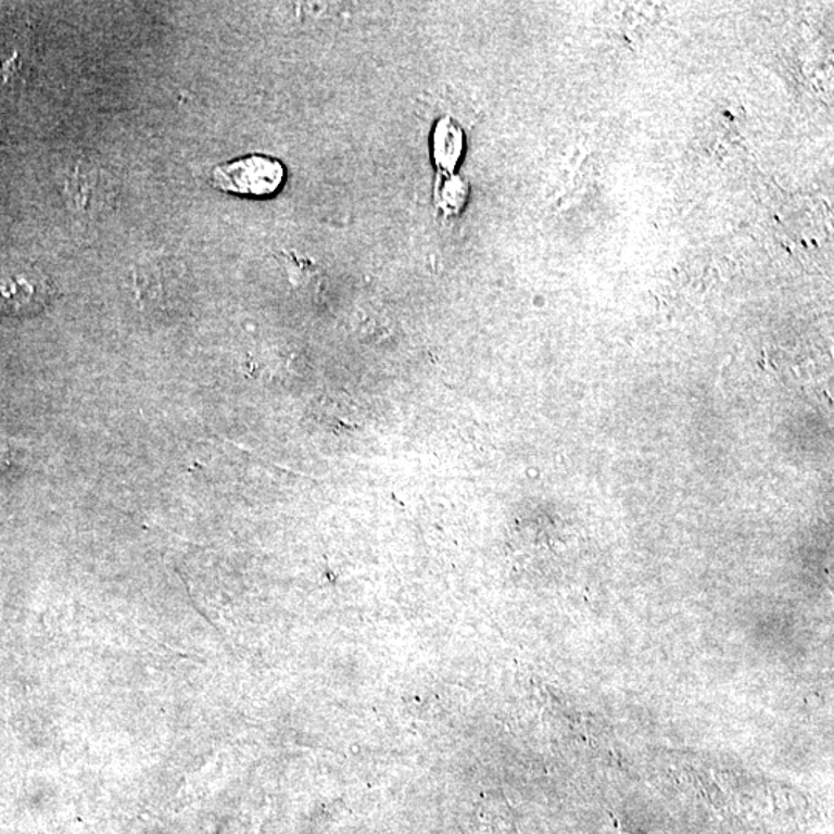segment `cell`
<instances>
[{"instance_id": "cell-1", "label": "cell", "mask_w": 834, "mask_h": 834, "mask_svg": "<svg viewBox=\"0 0 834 834\" xmlns=\"http://www.w3.org/2000/svg\"><path fill=\"white\" fill-rule=\"evenodd\" d=\"M283 164L266 155H248L219 164L212 170L215 188L233 195L265 199L274 195L285 181Z\"/></svg>"}, {"instance_id": "cell-2", "label": "cell", "mask_w": 834, "mask_h": 834, "mask_svg": "<svg viewBox=\"0 0 834 834\" xmlns=\"http://www.w3.org/2000/svg\"><path fill=\"white\" fill-rule=\"evenodd\" d=\"M51 294L38 274L27 270L0 273V313L27 316L43 308Z\"/></svg>"}, {"instance_id": "cell-3", "label": "cell", "mask_w": 834, "mask_h": 834, "mask_svg": "<svg viewBox=\"0 0 834 834\" xmlns=\"http://www.w3.org/2000/svg\"><path fill=\"white\" fill-rule=\"evenodd\" d=\"M460 149H463V137H460L456 124L450 119H442L437 127V135H434V155H437L439 166L444 167V169L455 166L460 155Z\"/></svg>"}, {"instance_id": "cell-4", "label": "cell", "mask_w": 834, "mask_h": 834, "mask_svg": "<svg viewBox=\"0 0 834 834\" xmlns=\"http://www.w3.org/2000/svg\"><path fill=\"white\" fill-rule=\"evenodd\" d=\"M13 450L9 445L0 444V471L9 470L13 466Z\"/></svg>"}]
</instances>
